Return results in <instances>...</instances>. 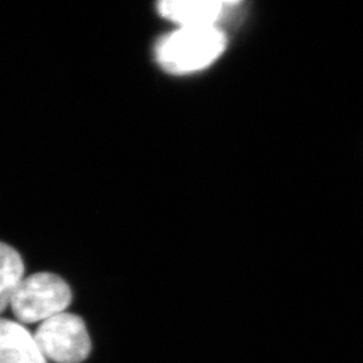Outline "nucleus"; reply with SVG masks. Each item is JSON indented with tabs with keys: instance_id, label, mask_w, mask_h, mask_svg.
<instances>
[{
	"instance_id": "nucleus-1",
	"label": "nucleus",
	"mask_w": 363,
	"mask_h": 363,
	"mask_svg": "<svg viewBox=\"0 0 363 363\" xmlns=\"http://www.w3.org/2000/svg\"><path fill=\"white\" fill-rule=\"evenodd\" d=\"M226 46L217 26H184L159 39L155 46L157 64L172 74L198 72L214 62Z\"/></svg>"
},
{
	"instance_id": "nucleus-2",
	"label": "nucleus",
	"mask_w": 363,
	"mask_h": 363,
	"mask_svg": "<svg viewBox=\"0 0 363 363\" xmlns=\"http://www.w3.org/2000/svg\"><path fill=\"white\" fill-rule=\"evenodd\" d=\"M72 301L65 280L54 273L40 272L23 277L11 298V310L21 323H38L62 313Z\"/></svg>"
},
{
	"instance_id": "nucleus-3",
	"label": "nucleus",
	"mask_w": 363,
	"mask_h": 363,
	"mask_svg": "<svg viewBox=\"0 0 363 363\" xmlns=\"http://www.w3.org/2000/svg\"><path fill=\"white\" fill-rule=\"evenodd\" d=\"M42 355L55 363L84 362L91 350V337L84 320L62 312L42 322L34 334Z\"/></svg>"
},
{
	"instance_id": "nucleus-4",
	"label": "nucleus",
	"mask_w": 363,
	"mask_h": 363,
	"mask_svg": "<svg viewBox=\"0 0 363 363\" xmlns=\"http://www.w3.org/2000/svg\"><path fill=\"white\" fill-rule=\"evenodd\" d=\"M235 1L218 0H169L157 4L159 13L172 22L184 26H216Z\"/></svg>"
},
{
	"instance_id": "nucleus-5",
	"label": "nucleus",
	"mask_w": 363,
	"mask_h": 363,
	"mask_svg": "<svg viewBox=\"0 0 363 363\" xmlns=\"http://www.w3.org/2000/svg\"><path fill=\"white\" fill-rule=\"evenodd\" d=\"M0 363H48L34 335L21 323L0 319Z\"/></svg>"
},
{
	"instance_id": "nucleus-6",
	"label": "nucleus",
	"mask_w": 363,
	"mask_h": 363,
	"mask_svg": "<svg viewBox=\"0 0 363 363\" xmlns=\"http://www.w3.org/2000/svg\"><path fill=\"white\" fill-rule=\"evenodd\" d=\"M23 274L25 265L21 255L10 245L0 242V312L10 306Z\"/></svg>"
}]
</instances>
